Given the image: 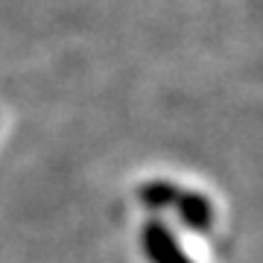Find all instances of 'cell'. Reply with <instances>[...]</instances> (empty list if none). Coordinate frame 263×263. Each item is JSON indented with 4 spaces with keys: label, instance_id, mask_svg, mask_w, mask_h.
Masks as SVG:
<instances>
[{
    "label": "cell",
    "instance_id": "6da1fadb",
    "mask_svg": "<svg viewBox=\"0 0 263 263\" xmlns=\"http://www.w3.org/2000/svg\"><path fill=\"white\" fill-rule=\"evenodd\" d=\"M143 243H146V254H149L155 263H187L184 260V254L179 252L176 240H173L158 222H155V226H146Z\"/></svg>",
    "mask_w": 263,
    "mask_h": 263
}]
</instances>
